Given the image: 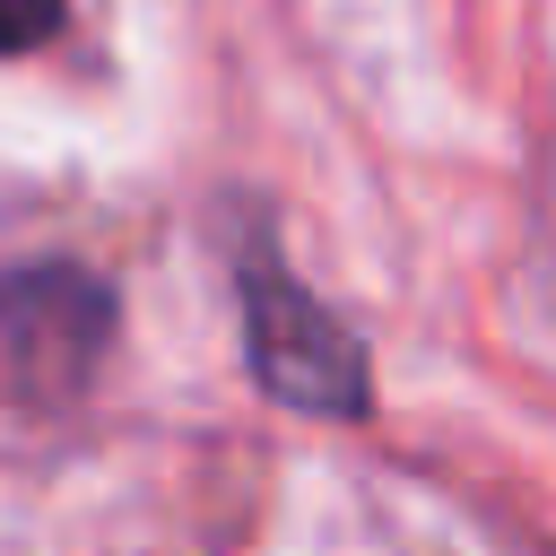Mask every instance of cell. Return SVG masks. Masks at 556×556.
<instances>
[{"label": "cell", "instance_id": "obj_1", "mask_svg": "<svg viewBox=\"0 0 556 556\" xmlns=\"http://www.w3.org/2000/svg\"><path fill=\"white\" fill-rule=\"evenodd\" d=\"M113 348V287L70 269V261H35L0 278V400L43 417L70 408L96 365Z\"/></svg>", "mask_w": 556, "mask_h": 556}, {"label": "cell", "instance_id": "obj_2", "mask_svg": "<svg viewBox=\"0 0 556 556\" xmlns=\"http://www.w3.org/2000/svg\"><path fill=\"white\" fill-rule=\"evenodd\" d=\"M243 339H252V374L269 400H287L304 417H348V426L374 408V374H365L356 330L330 321L269 252L243 261Z\"/></svg>", "mask_w": 556, "mask_h": 556}, {"label": "cell", "instance_id": "obj_3", "mask_svg": "<svg viewBox=\"0 0 556 556\" xmlns=\"http://www.w3.org/2000/svg\"><path fill=\"white\" fill-rule=\"evenodd\" d=\"M61 17H70V0H0V52H35V43H52Z\"/></svg>", "mask_w": 556, "mask_h": 556}]
</instances>
